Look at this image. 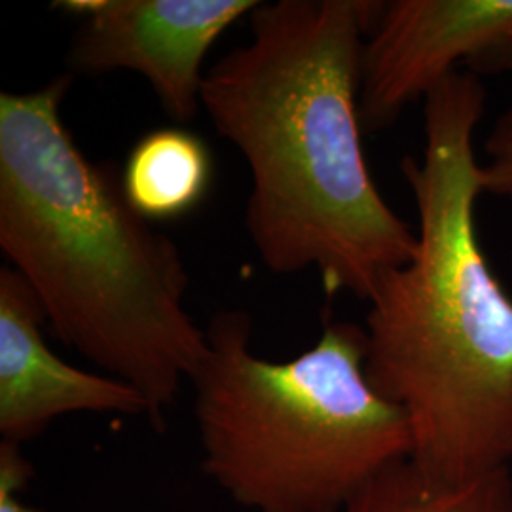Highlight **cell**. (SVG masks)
I'll list each match as a JSON object with an SVG mask.
<instances>
[{"mask_svg":"<svg viewBox=\"0 0 512 512\" xmlns=\"http://www.w3.org/2000/svg\"><path fill=\"white\" fill-rule=\"evenodd\" d=\"M376 0L258 2L249 44L205 73L202 109L251 173L245 228L277 275L315 270L363 302L406 266L418 232L366 165L361 65Z\"/></svg>","mask_w":512,"mask_h":512,"instance_id":"6da1fadb","label":"cell"},{"mask_svg":"<svg viewBox=\"0 0 512 512\" xmlns=\"http://www.w3.org/2000/svg\"><path fill=\"white\" fill-rule=\"evenodd\" d=\"M423 105V152L401 162L418 249L368 302L366 374L403 410L410 461L461 484L511 469L512 296L476 230L484 190L475 133L486 90L475 73L458 71Z\"/></svg>","mask_w":512,"mask_h":512,"instance_id":"7a4b0ae2","label":"cell"},{"mask_svg":"<svg viewBox=\"0 0 512 512\" xmlns=\"http://www.w3.org/2000/svg\"><path fill=\"white\" fill-rule=\"evenodd\" d=\"M71 82L59 74L35 92L0 93V249L55 336L139 391L164 433L207 355V332L184 306L190 275L177 243L65 126Z\"/></svg>","mask_w":512,"mask_h":512,"instance_id":"3957f363","label":"cell"},{"mask_svg":"<svg viewBox=\"0 0 512 512\" xmlns=\"http://www.w3.org/2000/svg\"><path fill=\"white\" fill-rule=\"evenodd\" d=\"M194 378L202 469L251 512H342L412 456L403 410L366 374V330L327 321L289 361L253 351L243 310L213 315Z\"/></svg>","mask_w":512,"mask_h":512,"instance_id":"277c9868","label":"cell"},{"mask_svg":"<svg viewBox=\"0 0 512 512\" xmlns=\"http://www.w3.org/2000/svg\"><path fill=\"white\" fill-rule=\"evenodd\" d=\"M256 0H63L80 18L69 50L73 73L141 74L165 112L188 124L202 110L203 61Z\"/></svg>","mask_w":512,"mask_h":512,"instance_id":"5b68a950","label":"cell"},{"mask_svg":"<svg viewBox=\"0 0 512 512\" xmlns=\"http://www.w3.org/2000/svg\"><path fill=\"white\" fill-rule=\"evenodd\" d=\"M461 63L511 67L512 0L382 2L363 50V129L389 128Z\"/></svg>","mask_w":512,"mask_h":512,"instance_id":"8992f818","label":"cell"},{"mask_svg":"<svg viewBox=\"0 0 512 512\" xmlns=\"http://www.w3.org/2000/svg\"><path fill=\"white\" fill-rule=\"evenodd\" d=\"M46 313L29 283L0 268V442L23 446L76 412L141 416L145 399L107 374L69 365L44 340Z\"/></svg>","mask_w":512,"mask_h":512,"instance_id":"52a82bcc","label":"cell"},{"mask_svg":"<svg viewBox=\"0 0 512 512\" xmlns=\"http://www.w3.org/2000/svg\"><path fill=\"white\" fill-rule=\"evenodd\" d=\"M120 177L129 203L145 219H179L203 202L213 158L190 129H152L129 150Z\"/></svg>","mask_w":512,"mask_h":512,"instance_id":"ba28073f","label":"cell"},{"mask_svg":"<svg viewBox=\"0 0 512 512\" xmlns=\"http://www.w3.org/2000/svg\"><path fill=\"white\" fill-rule=\"evenodd\" d=\"M342 512H512L511 469L446 484L408 459L368 484Z\"/></svg>","mask_w":512,"mask_h":512,"instance_id":"9c48e42d","label":"cell"},{"mask_svg":"<svg viewBox=\"0 0 512 512\" xmlns=\"http://www.w3.org/2000/svg\"><path fill=\"white\" fill-rule=\"evenodd\" d=\"M486 162H480V184L484 194L512 200V139H486Z\"/></svg>","mask_w":512,"mask_h":512,"instance_id":"30bf717a","label":"cell"},{"mask_svg":"<svg viewBox=\"0 0 512 512\" xmlns=\"http://www.w3.org/2000/svg\"><path fill=\"white\" fill-rule=\"evenodd\" d=\"M512 67V63H511ZM488 139H494V141H505V139H512V107L509 110L503 112V116L497 120L492 133Z\"/></svg>","mask_w":512,"mask_h":512,"instance_id":"8fae6325","label":"cell"}]
</instances>
